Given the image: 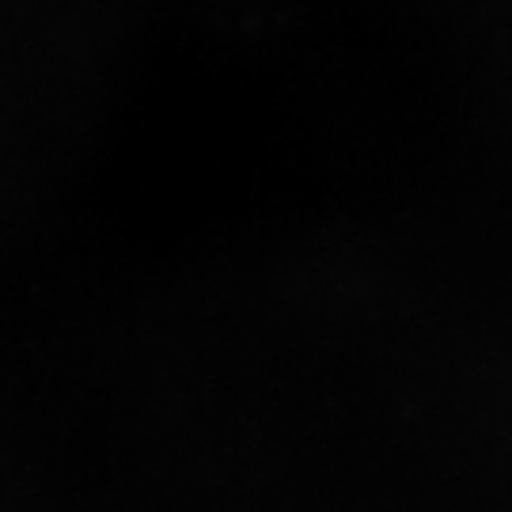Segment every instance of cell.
I'll use <instances>...</instances> for the list:
<instances>
[]
</instances>
